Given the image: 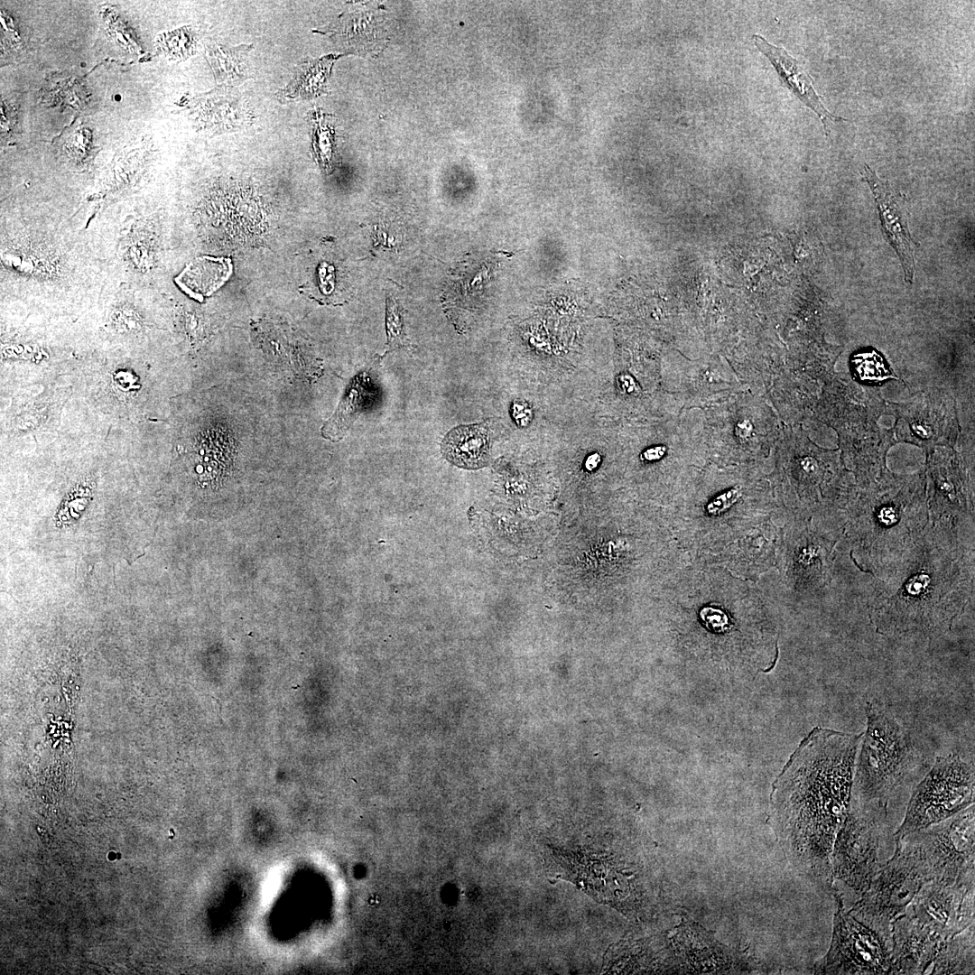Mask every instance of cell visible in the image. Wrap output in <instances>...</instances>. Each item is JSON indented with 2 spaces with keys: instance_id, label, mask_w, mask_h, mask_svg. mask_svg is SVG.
<instances>
[{
  "instance_id": "obj_1",
  "label": "cell",
  "mask_w": 975,
  "mask_h": 975,
  "mask_svg": "<svg viewBox=\"0 0 975 975\" xmlns=\"http://www.w3.org/2000/svg\"><path fill=\"white\" fill-rule=\"evenodd\" d=\"M862 734L816 727L772 785L768 822L792 866L825 889L833 884L831 851L851 807Z\"/></svg>"
},
{
  "instance_id": "obj_2",
  "label": "cell",
  "mask_w": 975,
  "mask_h": 975,
  "mask_svg": "<svg viewBox=\"0 0 975 975\" xmlns=\"http://www.w3.org/2000/svg\"><path fill=\"white\" fill-rule=\"evenodd\" d=\"M939 527L925 529L887 568L870 604L887 636H933L949 629L973 588V566Z\"/></svg>"
},
{
  "instance_id": "obj_3",
  "label": "cell",
  "mask_w": 975,
  "mask_h": 975,
  "mask_svg": "<svg viewBox=\"0 0 975 975\" xmlns=\"http://www.w3.org/2000/svg\"><path fill=\"white\" fill-rule=\"evenodd\" d=\"M867 729L857 755L851 804L884 810L893 794L914 775L917 756L910 734L873 703L866 707Z\"/></svg>"
},
{
  "instance_id": "obj_4",
  "label": "cell",
  "mask_w": 975,
  "mask_h": 975,
  "mask_svg": "<svg viewBox=\"0 0 975 975\" xmlns=\"http://www.w3.org/2000/svg\"><path fill=\"white\" fill-rule=\"evenodd\" d=\"M899 840L914 855L928 882L974 886L973 804Z\"/></svg>"
},
{
  "instance_id": "obj_5",
  "label": "cell",
  "mask_w": 975,
  "mask_h": 975,
  "mask_svg": "<svg viewBox=\"0 0 975 975\" xmlns=\"http://www.w3.org/2000/svg\"><path fill=\"white\" fill-rule=\"evenodd\" d=\"M974 787V766L970 762L957 754L937 757L915 787L895 839L939 823L973 804Z\"/></svg>"
},
{
  "instance_id": "obj_6",
  "label": "cell",
  "mask_w": 975,
  "mask_h": 975,
  "mask_svg": "<svg viewBox=\"0 0 975 975\" xmlns=\"http://www.w3.org/2000/svg\"><path fill=\"white\" fill-rule=\"evenodd\" d=\"M894 855L883 864L850 911L891 942L893 922L904 915L927 878L899 839Z\"/></svg>"
},
{
  "instance_id": "obj_7",
  "label": "cell",
  "mask_w": 975,
  "mask_h": 975,
  "mask_svg": "<svg viewBox=\"0 0 975 975\" xmlns=\"http://www.w3.org/2000/svg\"><path fill=\"white\" fill-rule=\"evenodd\" d=\"M887 834V811L851 804L833 842V879L845 883L859 896L863 894L882 866L879 851Z\"/></svg>"
},
{
  "instance_id": "obj_8",
  "label": "cell",
  "mask_w": 975,
  "mask_h": 975,
  "mask_svg": "<svg viewBox=\"0 0 975 975\" xmlns=\"http://www.w3.org/2000/svg\"><path fill=\"white\" fill-rule=\"evenodd\" d=\"M836 911L828 952L814 965L815 974H890L891 942L857 919L835 895Z\"/></svg>"
},
{
  "instance_id": "obj_9",
  "label": "cell",
  "mask_w": 975,
  "mask_h": 975,
  "mask_svg": "<svg viewBox=\"0 0 975 975\" xmlns=\"http://www.w3.org/2000/svg\"><path fill=\"white\" fill-rule=\"evenodd\" d=\"M668 937L676 973H729L751 970L747 961L689 918H682Z\"/></svg>"
},
{
  "instance_id": "obj_10",
  "label": "cell",
  "mask_w": 975,
  "mask_h": 975,
  "mask_svg": "<svg viewBox=\"0 0 975 975\" xmlns=\"http://www.w3.org/2000/svg\"><path fill=\"white\" fill-rule=\"evenodd\" d=\"M974 886L925 883L906 912L948 939L974 924Z\"/></svg>"
},
{
  "instance_id": "obj_11",
  "label": "cell",
  "mask_w": 975,
  "mask_h": 975,
  "mask_svg": "<svg viewBox=\"0 0 975 975\" xmlns=\"http://www.w3.org/2000/svg\"><path fill=\"white\" fill-rule=\"evenodd\" d=\"M861 175L872 191L882 230L900 259L905 280L912 283L915 274L914 243L905 203L890 184L878 178L868 164L864 165Z\"/></svg>"
},
{
  "instance_id": "obj_12",
  "label": "cell",
  "mask_w": 975,
  "mask_h": 975,
  "mask_svg": "<svg viewBox=\"0 0 975 975\" xmlns=\"http://www.w3.org/2000/svg\"><path fill=\"white\" fill-rule=\"evenodd\" d=\"M905 911L892 924L890 974H924L943 942Z\"/></svg>"
},
{
  "instance_id": "obj_13",
  "label": "cell",
  "mask_w": 975,
  "mask_h": 975,
  "mask_svg": "<svg viewBox=\"0 0 975 975\" xmlns=\"http://www.w3.org/2000/svg\"><path fill=\"white\" fill-rule=\"evenodd\" d=\"M752 38L757 49L768 59L775 70L782 84L818 116L826 135H830L833 123L845 120L832 115L824 107L813 87L812 78L798 60L791 56L785 49L768 42L762 35L754 34Z\"/></svg>"
},
{
  "instance_id": "obj_14",
  "label": "cell",
  "mask_w": 975,
  "mask_h": 975,
  "mask_svg": "<svg viewBox=\"0 0 975 975\" xmlns=\"http://www.w3.org/2000/svg\"><path fill=\"white\" fill-rule=\"evenodd\" d=\"M199 107L204 127L215 134L237 131L253 120L246 98L230 86H219L207 93L200 99Z\"/></svg>"
},
{
  "instance_id": "obj_15",
  "label": "cell",
  "mask_w": 975,
  "mask_h": 975,
  "mask_svg": "<svg viewBox=\"0 0 975 975\" xmlns=\"http://www.w3.org/2000/svg\"><path fill=\"white\" fill-rule=\"evenodd\" d=\"M378 395L379 389L374 376L367 372L358 374L348 385L335 413L323 424L321 435L332 441L341 440L360 413L375 404Z\"/></svg>"
},
{
  "instance_id": "obj_16",
  "label": "cell",
  "mask_w": 975,
  "mask_h": 975,
  "mask_svg": "<svg viewBox=\"0 0 975 975\" xmlns=\"http://www.w3.org/2000/svg\"><path fill=\"white\" fill-rule=\"evenodd\" d=\"M490 432L487 423L462 425L452 429L441 442V452L452 464L463 469H479L489 460Z\"/></svg>"
},
{
  "instance_id": "obj_17",
  "label": "cell",
  "mask_w": 975,
  "mask_h": 975,
  "mask_svg": "<svg viewBox=\"0 0 975 975\" xmlns=\"http://www.w3.org/2000/svg\"><path fill=\"white\" fill-rule=\"evenodd\" d=\"M232 270L229 258L201 256L190 262L175 282L187 295L202 302L226 283Z\"/></svg>"
},
{
  "instance_id": "obj_18",
  "label": "cell",
  "mask_w": 975,
  "mask_h": 975,
  "mask_svg": "<svg viewBox=\"0 0 975 975\" xmlns=\"http://www.w3.org/2000/svg\"><path fill=\"white\" fill-rule=\"evenodd\" d=\"M974 924L943 940L931 968V974L974 973Z\"/></svg>"
},
{
  "instance_id": "obj_19",
  "label": "cell",
  "mask_w": 975,
  "mask_h": 975,
  "mask_svg": "<svg viewBox=\"0 0 975 975\" xmlns=\"http://www.w3.org/2000/svg\"><path fill=\"white\" fill-rule=\"evenodd\" d=\"M335 59L330 55L302 63L288 85L278 93L279 99L289 102L322 94Z\"/></svg>"
},
{
  "instance_id": "obj_20",
  "label": "cell",
  "mask_w": 975,
  "mask_h": 975,
  "mask_svg": "<svg viewBox=\"0 0 975 975\" xmlns=\"http://www.w3.org/2000/svg\"><path fill=\"white\" fill-rule=\"evenodd\" d=\"M251 45L214 46L209 59L216 79L220 86L234 87L250 77L249 52Z\"/></svg>"
},
{
  "instance_id": "obj_21",
  "label": "cell",
  "mask_w": 975,
  "mask_h": 975,
  "mask_svg": "<svg viewBox=\"0 0 975 975\" xmlns=\"http://www.w3.org/2000/svg\"><path fill=\"white\" fill-rule=\"evenodd\" d=\"M858 376L863 381L878 382L890 376L883 358L875 350L859 352L852 358Z\"/></svg>"
},
{
  "instance_id": "obj_22",
  "label": "cell",
  "mask_w": 975,
  "mask_h": 975,
  "mask_svg": "<svg viewBox=\"0 0 975 975\" xmlns=\"http://www.w3.org/2000/svg\"><path fill=\"white\" fill-rule=\"evenodd\" d=\"M386 330L388 343L391 348H399L406 345L401 313L395 302L387 300Z\"/></svg>"
},
{
  "instance_id": "obj_23",
  "label": "cell",
  "mask_w": 975,
  "mask_h": 975,
  "mask_svg": "<svg viewBox=\"0 0 975 975\" xmlns=\"http://www.w3.org/2000/svg\"><path fill=\"white\" fill-rule=\"evenodd\" d=\"M325 118H316V127H314V146L316 153L323 161H328L330 156L331 146V131L329 122L324 120Z\"/></svg>"
},
{
  "instance_id": "obj_24",
  "label": "cell",
  "mask_w": 975,
  "mask_h": 975,
  "mask_svg": "<svg viewBox=\"0 0 975 975\" xmlns=\"http://www.w3.org/2000/svg\"><path fill=\"white\" fill-rule=\"evenodd\" d=\"M741 496V488L737 486L732 489L720 495L707 506L709 514L717 515L729 508Z\"/></svg>"
},
{
  "instance_id": "obj_25",
  "label": "cell",
  "mask_w": 975,
  "mask_h": 975,
  "mask_svg": "<svg viewBox=\"0 0 975 975\" xmlns=\"http://www.w3.org/2000/svg\"><path fill=\"white\" fill-rule=\"evenodd\" d=\"M701 617L709 629L717 632L725 630L729 624L727 615L719 608H705L701 610Z\"/></svg>"
},
{
  "instance_id": "obj_26",
  "label": "cell",
  "mask_w": 975,
  "mask_h": 975,
  "mask_svg": "<svg viewBox=\"0 0 975 975\" xmlns=\"http://www.w3.org/2000/svg\"><path fill=\"white\" fill-rule=\"evenodd\" d=\"M512 415L521 426H526L532 420V411L526 403L515 402L512 406Z\"/></svg>"
},
{
  "instance_id": "obj_27",
  "label": "cell",
  "mask_w": 975,
  "mask_h": 975,
  "mask_svg": "<svg viewBox=\"0 0 975 975\" xmlns=\"http://www.w3.org/2000/svg\"><path fill=\"white\" fill-rule=\"evenodd\" d=\"M666 448L664 446H656L646 450L643 453V457L646 460H655L660 459L665 452Z\"/></svg>"
},
{
  "instance_id": "obj_28",
  "label": "cell",
  "mask_w": 975,
  "mask_h": 975,
  "mask_svg": "<svg viewBox=\"0 0 975 975\" xmlns=\"http://www.w3.org/2000/svg\"><path fill=\"white\" fill-rule=\"evenodd\" d=\"M752 431L753 426L748 420H744L737 424V433L742 438L750 436Z\"/></svg>"
},
{
  "instance_id": "obj_29",
  "label": "cell",
  "mask_w": 975,
  "mask_h": 975,
  "mask_svg": "<svg viewBox=\"0 0 975 975\" xmlns=\"http://www.w3.org/2000/svg\"><path fill=\"white\" fill-rule=\"evenodd\" d=\"M619 380H620L619 381L620 385L623 388V390H626L627 392H631V391L634 390L635 383H634L633 379L630 376H620Z\"/></svg>"
},
{
  "instance_id": "obj_30",
  "label": "cell",
  "mask_w": 975,
  "mask_h": 975,
  "mask_svg": "<svg viewBox=\"0 0 975 975\" xmlns=\"http://www.w3.org/2000/svg\"><path fill=\"white\" fill-rule=\"evenodd\" d=\"M600 461V456L598 453L591 454L588 457L585 466L587 469L591 470L595 469Z\"/></svg>"
}]
</instances>
